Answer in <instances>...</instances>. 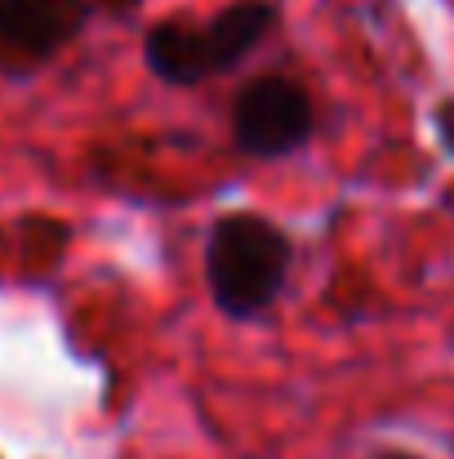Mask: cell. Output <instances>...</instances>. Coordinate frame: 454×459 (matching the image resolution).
<instances>
[{"label":"cell","instance_id":"cell-7","mask_svg":"<svg viewBox=\"0 0 454 459\" xmlns=\"http://www.w3.org/2000/svg\"><path fill=\"white\" fill-rule=\"evenodd\" d=\"M379 459H419V455H406V451H388V455H379Z\"/></svg>","mask_w":454,"mask_h":459},{"label":"cell","instance_id":"cell-6","mask_svg":"<svg viewBox=\"0 0 454 459\" xmlns=\"http://www.w3.org/2000/svg\"><path fill=\"white\" fill-rule=\"evenodd\" d=\"M103 9H112V13H130L134 4H143V0H99Z\"/></svg>","mask_w":454,"mask_h":459},{"label":"cell","instance_id":"cell-3","mask_svg":"<svg viewBox=\"0 0 454 459\" xmlns=\"http://www.w3.org/2000/svg\"><path fill=\"white\" fill-rule=\"evenodd\" d=\"M316 134V103L295 76L263 72L232 99V148L254 160L295 156Z\"/></svg>","mask_w":454,"mask_h":459},{"label":"cell","instance_id":"cell-4","mask_svg":"<svg viewBox=\"0 0 454 459\" xmlns=\"http://www.w3.org/2000/svg\"><path fill=\"white\" fill-rule=\"evenodd\" d=\"M90 0H0V76L27 81L90 27Z\"/></svg>","mask_w":454,"mask_h":459},{"label":"cell","instance_id":"cell-2","mask_svg":"<svg viewBox=\"0 0 454 459\" xmlns=\"http://www.w3.org/2000/svg\"><path fill=\"white\" fill-rule=\"evenodd\" d=\"M281 22L272 0H232L214 18H160L143 31V63L160 85L192 90L241 67Z\"/></svg>","mask_w":454,"mask_h":459},{"label":"cell","instance_id":"cell-5","mask_svg":"<svg viewBox=\"0 0 454 459\" xmlns=\"http://www.w3.org/2000/svg\"><path fill=\"white\" fill-rule=\"evenodd\" d=\"M433 134H437V143H441L446 156L454 160V99H441V103L433 108Z\"/></svg>","mask_w":454,"mask_h":459},{"label":"cell","instance_id":"cell-1","mask_svg":"<svg viewBox=\"0 0 454 459\" xmlns=\"http://www.w3.org/2000/svg\"><path fill=\"white\" fill-rule=\"evenodd\" d=\"M295 241L259 210H227L205 237V295L227 321H254L290 286Z\"/></svg>","mask_w":454,"mask_h":459}]
</instances>
